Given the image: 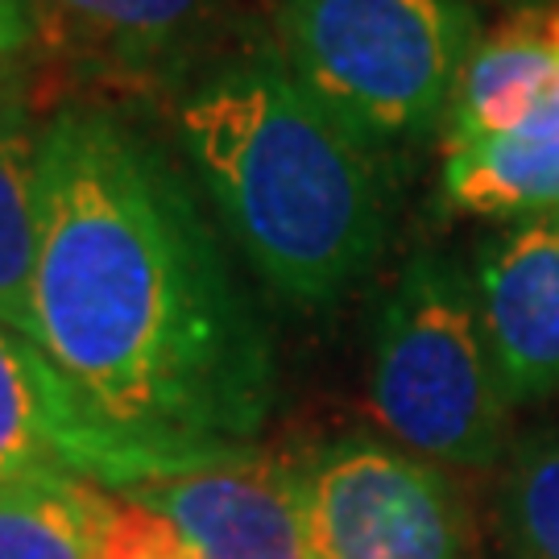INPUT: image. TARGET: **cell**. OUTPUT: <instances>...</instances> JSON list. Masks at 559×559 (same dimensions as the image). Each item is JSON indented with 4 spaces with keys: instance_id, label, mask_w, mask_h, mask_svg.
I'll list each match as a JSON object with an SVG mask.
<instances>
[{
    "instance_id": "5",
    "label": "cell",
    "mask_w": 559,
    "mask_h": 559,
    "mask_svg": "<svg viewBox=\"0 0 559 559\" xmlns=\"http://www.w3.org/2000/svg\"><path fill=\"white\" fill-rule=\"evenodd\" d=\"M307 526L320 559H468L452 480L369 436L302 464Z\"/></svg>"
},
{
    "instance_id": "6",
    "label": "cell",
    "mask_w": 559,
    "mask_h": 559,
    "mask_svg": "<svg viewBox=\"0 0 559 559\" xmlns=\"http://www.w3.org/2000/svg\"><path fill=\"white\" fill-rule=\"evenodd\" d=\"M120 498L166 519L195 559H320L307 526L302 464L240 452Z\"/></svg>"
},
{
    "instance_id": "16",
    "label": "cell",
    "mask_w": 559,
    "mask_h": 559,
    "mask_svg": "<svg viewBox=\"0 0 559 559\" xmlns=\"http://www.w3.org/2000/svg\"><path fill=\"white\" fill-rule=\"evenodd\" d=\"M29 46V0H0V83Z\"/></svg>"
},
{
    "instance_id": "3",
    "label": "cell",
    "mask_w": 559,
    "mask_h": 559,
    "mask_svg": "<svg viewBox=\"0 0 559 559\" xmlns=\"http://www.w3.org/2000/svg\"><path fill=\"white\" fill-rule=\"evenodd\" d=\"M274 29L302 92L369 154L443 124L485 38L473 0H282Z\"/></svg>"
},
{
    "instance_id": "13",
    "label": "cell",
    "mask_w": 559,
    "mask_h": 559,
    "mask_svg": "<svg viewBox=\"0 0 559 559\" xmlns=\"http://www.w3.org/2000/svg\"><path fill=\"white\" fill-rule=\"evenodd\" d=\"M498 526L510 559H559V427L531 431L510 448Z\"/></svg>"
},
{
    "instance_id": "8",
    "label": "cell",
    "mask_w": 559,
    "mask_h": 559,
    "mask_svg": "<svg viewBox=\"0 0 559 559\" xmlns=\"http://www.w3.org/2000/svg\"><path fill=\"white\" fill-rule=\"evenodd\" d=\"M443 129L448 150L559 133V50L531 25L526 9L477 41L460 71Z\"/></svg>"
},
{
    "instance_id": "15",
    "label": "cell",
    "mask_w": 559,
    "mask_h": 559,
    "mask_svg": "<svg viewBox=\"0 0 559 559\" xmlns=\"http://www.w3.org/2000/svg\"><path fill=\"white\" fill-rule=\"evenodd\" d=\"M92 559H195L179 531L133 498H112Z\"/></svg>"
},
{
    "instance_id": "10",
    "label": "cell",
    "mask_w": 559,
    "mask_h": 559,
    "mask_svg": "<svg viewBox=\"0 0 559 559\" xmlns=\"http://www.w3.org/2000/svg\"><path fill=\"white\" fill-rule=\"evenodd\" d=\"M41 133L21 96L0 87V328L34 336Z\"/></svg>"
},
{
    "instance_id": "11",
    "label": "cell",
    "mask_w": 559,
    "mask_h": 559,
    "mask_svg": "<svg viewBox=\"0 0 559 559\" xmlns=\"http://www.w3.org/2000/svg\"><path fill=\"white\" fill-rule=\"evenodd\" d=\"M440 195L464 216H547L559 212V133L456 145L443 158Z\"/></svg>"
},
{
    "instance_id": "14",
    "label": "cell",
    "mask_w": 559,
    "mask_h": 559,
    "mask_svg": "<svg viewBox=\"0 0 559 559\" xmlns=\"http://www.w3.org/2000/svg\"><path fill=\"white\" fill-rule=\"evenodd\" d=\"M46 4L104 46H117L124 55H150L191 34L212 0H46Z\"/></svg>"
},
{
    "instance_id": "2",
    "label": "cell",
    "mask_w": 559,
    "mask_h": 559,
    "mask_svg": "<svg viewBox=\"0 0 559 559\" xmlns=\"http://www.w3.org/2000/svg\"><path fill=\"white\" fill-rule=\"evenodd\" d=\"M175 133L207 200L265 286L332 307L385 249V191L357 145L290 75L249 50L182 96Z\"/></svg>"
},
{
    "instance_id": "9",
    "label": "cell",
    "mask_w": 559,
    "mask_h": 559,
    "mask_svg": "<svg viewBox=\"0 0 559 559\" xmlns=\"http://www.w3.org/2000/svg\"><path fill=\"white\" fill-rule=\"evenodd\" d=\"M38 473L83 477L80 431L62 381L34 340L0 328V485Z\"/></svg>"
},
{
    "instance_id": "4",
    "label": "cell",
    "mask_w": 559,
    "mask_h": 559,
    "mask_svg": "<svg viewBox=\"0 0 559 559\" xmlns=\"http://www.w3.org/2000/svg\"><path fill=\"white\" fill-rule=\"evenodd\" d=\"M369 406L406 452L431 464L489 468L506 448L510 399L485 340L473 274L443 249H419L381 302Z\"/></svg>"
},
{
    "instance_id": "17",
    "label": "cell",
    "mask_w": 559,
    "mask_h": 559,
    "mask_svg": "<svg viewBox=\"0 0 559 559\" xmlns=\"http://www.w3.org/2000/svg\"><path fill=\"white\" fill-rule=\"evenodd\" d=\"M526 17H531V25L559 50V0H551V4H531Z\"/></svg>"
},
{
    "instance_id": "7",
    "label": "cell",
    "mask_w": 559,
    "mask_h": 559,
    "mask_svg": "<svg viewBox=\"0 0 559 559\" xmlns=\"http://www.w3.org/2000/svg\"><path fill=\"white\" fill-rule=\"evenodd\" d=\"M473 290L510 406L559 402V212L480 240Z\"/></svg>"
},
{
    "instance_id": "1",
    "label": "cell",
    "mask_w": 559,
    "mask_h": 559,
    "mask_svg": "<svg viewBox=\"0 0 559 559\" xmlns=\"http://www.w3.org/2000/svg\"><path fill=\"white\" fill-rule=\"evenodd\" d=\"M29 307L96 485L233 460L274 411L258 307L179 166L117 112L62 108L41 133Z\"/></svg>"
},
{
    "instance_id": "12",
    "label": "cell",
    "mask_w": 559,
    "mask_h": 559,
    "mask_svg": "<svg viewBox=\"0 0 559 559\" xmlns=\"http://www.w3.org/2000/svg\"><path fill=\"white\" fill-rule=\"evenodd\" d=\"M112 493L71 473L0 485V559H92Z\"/></svg>"
}]
</instances>
